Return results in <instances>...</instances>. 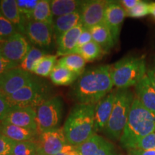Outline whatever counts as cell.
<instances>
[{
    "instance_id": "6da1fadb",
    "label": "cell",
    "mask_w": 155,
    "mask_h": 155,
    "mask_svg": "<svg viewBox=\"0 0 155 155\" xmlns=\"http://www.w3.org/2000/svg\"><path fill=\"white\" fill-rule=\"evenodd\" d=\"M111 66L99 65L85 71L71 88V95L78 104H96L112 91Z\"/></svg>"
},
{
    "instance_id": "7a4b0ae2",
    "label": "cell",
    "mask_w": 155,
    "mask_h": 155,
    "mask_svg": "<svg viewBox=\"0 0 155 155\" xmlns=\"http://www.w3.org/2000/svg\"><path fill=\"white\" fill-rule=\"evenodd\" d=\"M95 106L77 104L72 108L63 127L68 144L77 147L95 134Z\"/></svg>"
},
{
    "instance_id": "3957f363",
    "label": "cell",
    "mask_w": 155,
    "mask_h": 155,
    "mask_svg": "<svg viewBox=\"0 0 155 155\" xmlns=\"http://www.w3.org/2000/svg\"><path fill=\"white\" fill-rule=\"evenodd\" d=\"M152 133H155V114L147 109L135 96L120 142L129 150L135 141Z\"/></svg>"
},
{
    "instance_id": "277c9868",
    "label": "cell",
    "mask_w": 155,
    "mask_h": 155,
    "mask_svg": "<svg viewBox=\"0 0 155 155\" xmlns=\"http://www.w3.org/2000/svg\"><path fill=\"white\" fill-rule=\"evenodd\" d=\"M146 74V63L143 57H125L114 63L111 70L114 86L118 89L135 86Z\"/></svg>"
},
{
    "instance_id": "5b68a950",
    "label": "cell",
    "mask_w": 155,
    "mask_h": 155,
    "mask_svg": "<svg viewBox=\"0 0 155 155\" xmlns=\"http://www.w3.org/2000/svg\"><path fill=\"white\" fill-rule=\"evenodd\" d=\"M134 97L129 89L116 90L113 110L104 130L110 139L114 140H120L121 139L129 119Z\"/></svg>"
},
{
    "instance_id": "8992f818",
    "label": "cell",
    "mask_w": 155,
    "mask_h": 155,
    "mask_svg": "<svg viewBox=\"0 0 155 155\" xmlns=\"http://www.w3.org/2000/svg\"><path fill=\"white\" fill-rule=\"evenodd\" d=\"M45 83L33 78L30 83L10 96H6L12 107L38 108L50 98Z\"/></svg>"
},
{
    "instance_id": "52a82bcc",
    "label": "cell",
    "mask_w": 155,
    "mask_h": 155,
    "mask_svg": "<svg viewBox=\"0 0 155 155\" xmlns=\"http://www.w3.org/2000/svg\"><path fill=\"white\" fill-rule=\"evenodd\" d=\"M37 131L38 135L58 129L63 113V101L61 97L46 101L36 110Z\"/></svg>"
},
{
    "instance_id": "ba28073f",
    "label": "cell",
    "mask_w": 155,
    "mask_h": 155,
    "mask_svg": "<svg viewBox=\"0 0 155 155\" xmlns=\"http://www.w3.org/2000/svg\"><path fill=\"white\" fill-rule=\"evenodd\" d=\"M35 142L38 146V155H57L63 152L68 144L63 128L40 134Z\"/></svg>"
},
{
    "instance_id": "9c48e42d",
    "label": "cell",
    "mask_w": 155,
    "mask_h": 155,
    "mask_svg": "<svg viewBox=\"0 0 155 155\" xmlns=\"http://www.w3.org/2000/svg\"><path fill=\"white\" fill-rule=\"evenodd\" d=\"M31 48L32 46L25 35L17 32L7 40L0 42V53L19 65Z\"/></svg>"
},
{
    "instance_id": "30bf717a",
    "label": "cell",
    "mask_w": 155,
    "mask_h": 155,
    "mask_svg": "<svg viewBox=\"0 0 155 155\" xmlns=\"http://www.w3.org/2000/svg\"><path fill=\"white\" fill-rule=\"evenodd\" d=\"M33 78L32 73L19 67L5 71L0 74V93L10 96L26 86Z\"/></svg>"
},
{
    "instance_id": "8fae6325",
    "label": "cell",
    "mask_w": 155,
    "mask_h": 155,
    "mask_svg": "<svg viewBox=\"0 0 155 155\" xmlns=\"http://www.w3.org/2000/svg\"><path fill=\"white\" fill-rule=\"evenodd\" d=\"M109 1H84L81 9V22L84 28L91 29L104 22V15Z\"/></svg>"
},
{
    "instance_id": "7c38bea8",
    "label": "cell",
    "mask_w": 155,
    "mask_h": 155,
    "mask_svg": "<svg viewBox=\"0 0 155 155\" xmlns=\"http://www.w3.org/2000/svg\"><path fill=\"white\" fill-rule=\"evenodd\" d=\"M54 34L53 25L28 21L25 28V35L31 43L39 47H48L52 43Z\"/></svg>"
},
{
    "instance_id": "4fadbf2b",
    "label": "cell",
    "mask_w": 155,
    "mask_h": 155,
    "mask_svg": "<svg viewBox=\"0 0 155 155\" xmlns=\"http://www.w3.org/2000/svg\"><path fill=\"white\" fill-rule=\"evenodd\" d=\"M35 108L12 107L7 117L2 122L37 131Z\"/></svg>"
},
{
    "instance_id": "5bb4252c",
    "label": "cell",
    "mask_w": 155,
    "mask_h": 155,
    "mask_svg": "<svg viewBox=\"0 0 155 155\" xmlns=\"http://www.w3.org/2000/svg\"><path fill=\"white\" fill-rule=\"evenodd\" d=\"M126 16V10L120 2L109 1L105 11L104 23L109 29L116 43L119 40L122 24Z\"/></svg>"
},
{
    "instance_id": "9a60e30c",
    "label": "cell",
    "mask_w": 155,
    "mask_h": 155,
    "mask_svg": "<svg viewBox=\"0 0 155 155\" xmlns=\"http://www.w3.org/2000/svg\"><path fill=\"white\" fill-rule=\"evenodd\" d=\"M116 91H112L95 106V130H104L111 116L115 101Z\"/></svg>"
},
{
    "instance_id": "2e32d148",
    "label": "cell",
    "mask_w": 155,
    "mask_h": 155,
    "mask_svg": "<svg viewBox=\"0 0 155 155\" xmlns=\"http://www.w3.org/2000/svg\"><path fill=\"white\" fill-rule=\"evenodd\" d=\"M0 12L9 22L12 23L17 32L25 35V28L28 21L21 14L15 0L0 1Z\"/></svg>"
},
{
    "instance_id": "e0dca14e",
    "label": "cell",
    "mask_w": 155,
    "mask_h": 155,
    "mask_svg": "<svg viewBox=\"0 0 155 155\" xmlns=\"http://www.w3.org/2000/svg\"><path fill=\"white\" fill-rule=\"evenodd\" d=\"M84 27L78 24L68 32L64 33L56 40L57 42V56H66L72 55L81 33L84 30Z\"/></svg>"
},
{
    "instance_id": "ac0fdd59",
    "label": "cell",
    "mask_w": 155,
    "mask_h": 155,
    "mask_svg": "<svg viewBox=\"0 0 155 155\" xmlns=\"http://www.w3.org/2000/svg\"><path fill=\"white\" fill-rule=\"evenodd\" d=\"M135 91L141 104L155 114V90L147 74L136 85Z\"/></svg>"
},
{
    "instance_id": "d6986e66",
    "label": "cell",
    "mask_w": 155,
    "mask_h": 155,
    "mask_svg": "<svg viewBox=\"0 0 155 155\" xmlns=\"http://www.w3.org/2000/svg\"><path fill=\"white\" fill-rule=\"evenodd\" d=\"M0 133L15 142L36 141L38 137V133L36 130L4 123H2Z\"/></svg>"
},
{
    "instance_id": "ffe728a7",
    "label": "cell",
    "mask_w": 155,
    "mask_h": 155,
    "mask_svg": "<svg viewBox=\"0 0 155 155\" xmlns=\"http://www.w3.org/2000/svg\"><path fill=\"white\" fill-rule=\"evenodd\" d=\"M93 40L101 48L103 51L107 53L116 44L113 36L108 27L104 22L89 29Z\"/></svg>"
},
{
    "instance_id": "44dd1931",
    "label": "cell",
    "mask_w": 155,
    "mask_h": 155,
    "mask_svg": "<svg viewBox=\"0 0 155 155\" xmlns=\"http://www.w3.org/2000/svg\"><path fill=\"white\" fill-rule=\"evenodd\" d=\"M81 23V12L72 13V14L63 15L54 18L53 31L55 39L57 40L64 33L68 32L71 29Z\"/></svg>"
},
{
    "instance_id": "7402d4cb",
    "label": "cell",
    "mask_w": 155,
    "mask_h": 155,
    "mask_svg": "<svg viewBox=\"0 0 155 155\" xmlns=\"http://www.w3.org/2000/svg\"><path fill=\"white\" fill-rule=\"evenodd\" d=\"M83 3L84 1L78 0H53L50 6L53 16L58 17L81 11Z\"/></svg>"
},
{
    "instance_id": "603a6c76",
    "label": "cell",
    "mask_w": 155,
    "mask_h": 155,
    "mask_svg": "<svg viewBox=\"0 0 155 155\" xmlns=\"http://www.w3.org/2000/svg\"><path fill=\"white\" fill-rule=\"evenodd\" d=\"M80 75L70 70L57 65L54 68L50 75V80L56 86H70L78 80Z\"/></svg>"
},
{
    "instance_id": "cb8c5ba5",
    "label": "cell",
    "mask_w": 155,
    "mask_h": 155,
    "mask_svg": "<svg viewBox=\"0 0 155 155\" xmlns=\"http://www.w3.org/2000/svg\"><path fill=\"white\" fill-rule=\"evenodd\" d=\"M86 64V61L78 54L63 56L57 62V65L65 68L80 76L84 73Z\"/></svg>"
},
{
    "instance_id": "d4e9b609",
    "label": "cell",
    "mask_w": 155,
    "mask_h": 155,
    "mask_svg": "<svg viewBox=\"0 0 155 155\" xmlns=\"http://www.w3.org/2000/svg\"><path fill=\"white\" fill-rule=\"evenodd\" d=\"M32 20L47 23L49 25L53 24L54 16L52 13L50 1L39 0L32 14Z\"/></svg>"
},
{
    "instance_id": "484cf974",
    "label": "cell",
    "mask_w": 155,
    "mask_h": 155,
    "mask_svg": "<svg viewBox=\"0 0 155 155\" xmlns=\"http://www.w3.org/2000/svg\"><path fill=\"white\" fill-rule=\"evenodd\" d=\"M45 55H47L45 51L36 47H32L19 64V67L27 72L32 73V71L38 62Z\"/></svg>"
},
{
    "instance_id": "4316f807",
    "label": "cell",
    "mask_w": 155,
    "mask_h": 155,
    "mask_svg": "<svg viewBox=\"0 0 155 155\" xmlns=\"http://www.w3.org/2000/svg\"><path fill=\"white\" fill-rule=\"evenodd\" d=\"M105 140L102 137L95 134L88 140L75 147V149L80 155H95Z\"/></svg>"
},
{
    "instance_id": "83f0119b",
    "label": "cell",
    "mask_w": 155,
    "mask_h": 155,
    "mask_svg": "<svg viewBox=\"0 0 155 155\" xmlns=\"http://www.w3.org/2000/svg\"><path fill=\"white\" fill-rule=\"evenodd\" d=\"M57 55H47L42 58L32 71V73L40 77H48L57 63Z\"/></svg>"
},
{
    "instance_id": "f1b7e54d",
    "label": "cell",
    "mask_w": 155,
    "mask_h": 155,
    "mask_svg": "<svg viewBox=\"0 0 155 155\" xmlns=\"http://www.w3.org/2000/svg\"><path fill=\"white\" fill-rule=\"evenodd\" d=\"M76 54L81 55L86 62H92L100 58L105 53L96 42L92 40L81 47Z\"/></svg>"
},
{
    "instance_id": "f546056e",
    "label": "cell",
    "mask_w": 155,
    "mask_h": 155,
    "mask_svg": "<svg viewBox=\"0 0 155 155\" xmlns=\"http://www.w3.org/2000/svg\"><path fill=\"white\" fill-rule=\"evenodd\" d=\"M12 155H38V146L35 141L16 142Z\"/></svg>"
},
{
    "instance_id": "4dcf8cb0",
    "label": "cell",
    "mask_w": 155,
    "mask_h": 155,
    "mask_svg": "<svg viewBox=\"0 0 155 155\" xmlns=\"http://www.w3.org/2000/svg\"><path fill=\"white\" fill-rule=\"evenodd\" d=\"M17 31L12 23L9 22L0 12V42L10 38Z\"/></svg>"
},
{
    "instance_id": "1f68e13d",
    "label": "cell",
    "mask_w": 155,
    "mask_h": 155,
    "mask_svg": "<svg viewBox=\"0 0 155 155\" xmlns=\"http://www.w3.org/2000/svg\"><path fill=\"white\" fill-rule=\"evenodd\" d=\"M39 0H17V4L19 10L26 20H32V14L38 5Z\"/></svg>"
},
{
    "instance_id": "d6a6232c",
    "label": "cell",
    "mask_w": 155,
    "mask_h": 155,
    "mask_svg": "<svg viewBox=\"0 0 155 155\" xmlns=\"http://www.w3.org/2000/svg\"><path fill=\"white\" fill-rule=\"evenodd\" d=\"M155 149V133L141 137L135 141L130 150H150Z\"/></svg>"
},
{
    "instance_id": "836d02e7",
    "label": "cell",
    "mask_w": 155,
    "mask_h": 155,
    "mask_svg": "<svg viewBox=\"0 0 155 155\" xmlns=\"http://www.w3.org/2000/svg\"><path fill=\"white\" fill-rule=\"evenodd\" d=\"M127 16L131 17H142L150 14V4L143 1H139V3L130 10L126 11Z\"/></svg>"
},
{
    "instance_id": "e575fe53",
    "label": "cell",
    "mask_w": 155,
    "mask_h": 155,
    "mask_svg": "<svg viewBox=\"0 0 155 155\" xmlns=\"http://www.w3.org/2000/svg\"><path fill=\"white\" fill-rule=\"evenodd\" d=\"M16 142L0 133V155H12Z\"/></svg>"
},
{
    "instance_id": "d590c367",
    "label": "cell",
    "mask_w": 155,
    "mask_h": 155,
    "mask_svg": "<svg viewBox=\"0 0 155 155\" xmlns=\"http://www.w3.org/2000/svg\"><path fill=\"white\" fill-rule=\"evenodd\" d=\"M92 40H93V38H92V35H91V33L90 30H89L88 29L85 28L84 30L83 31L82 33H81L78 40L76 47H75L73 54H76L78 50L80 49L81 47H83V45H85L86 44L88 43V42H91Z\"/></svg>"
},
{
    "instance_id": "8d00e7d4",
    "label": "cell",
    "mask_w": 155,
    "mask_h": 155,
    "mask_svg": "<svg viewBox=\"0 0 155 155\" xmlns=\"http://www.w3.org/2000/svg\"><path fill=\"white\" fill-rule=\"evenodd\" d=\"M12 106L7 100L6 96L0 93V121L2 122L7 117Z\"/></svg>"
},
{
    "instance_id": "74e56055",
    "label": "cell",
    "mask_w": 155,
    "mask_h": 155,
    "mask_svg": "<svg viewBox=\"0 0 155 155\" xmlns=\"http://www.w3.org/2000/svg\"><path fill=\"white\" fill-rule=\"evenodd\" d=\"M17 67H19V64L9 61L0 53V74Z\"/></svg>"
},
{
    "instance_id": "f35d334b",
    "label": "cell",
    "mask_w": 155,
    "mask_h": 155,
    "mask_svg": "<svg viewBox=\"0 0 155 155\" xmlns=\"http://www.w3.org/2000/svg\"><path fill=\"white\" fill-rule=\"evenodd\" d=\"M95 155H115L114 146L111 142L105 140Z\"/></svg>"
},
{
    "instance_id": "ab89813d",
    "label": "cell",
    "mask_w": 155,
    "mask_h": 155,
    "mask_svg": "<svg viewBox=\"0 0 155 155\" xmlns=\"http://www.w3.org/2000/svg\"><path fill=\"white\" fill-rule=\"evenodd\" d=\"M139 0H122L119 2L122 7H124V9L126 11H128L133 9L139 3Z\"/></svg>"
},
{
    "instance_id": "60d3db41",
    "label": "cell",
    "mask_w": 155,
    "mask_h": 155,
    "mask_svg": "<svg viewBox=\"0 0 155 155\" xmlns=\"http://www.w3.org/2000/svg\"><path fill=\"white\" fill-rule=\"evenodd\" d=\"M129 151V155H155V149L150 150H131Z\"/></svg>"
},
{
    "instance_id": "b9f144b4",
    "label": "cell",
    "mask_w": 155,
    "mask_h": 155,
    "mask_svg": "<svg viewBox=\"0 0 155 155\" xmlns=\"http://www.w3.org/2000/svg\"><path fill=\"white\" fill-rule=\"evenodd\" d=\"M147 75L152 83L153 87L155 90V67L151 68L147 71Z\"/></svg>"
},
{
    "instance_id": "7bdbcfd3",
    "label": "cell",
    "mask_w": 155,
    "mask_h": 155,
    "mask_svg": "<svg viewBox=\"0 0 155 155\" xmlns=\"http://www.w3.org/2000/svg\"><path fill=\"white\" fill-rule=\"evenodd\" d=\"M150 14L155 18V2L150 4Z\"/></svg>"
},
{
    "instance_id": "ee69618b",
    "label": "cell",
    "mask_w": 155,
    "mask_h": 155,
    "mask_svg": "<svg viewBox=\"0 0 155 155\" xmlns=\"http://www.w3.org/2000/svg\"><path fill=\"white\" fill-rule=\"evenodd\" d=\"M57 155H67L66 153L65 152H61V153H59V154H57Z\"/></svg>"
},
{
    "instance_id": "f6af8a7d",
    "label": "cell",
    "mask_w": 155,
    "mask_h": 155,
    "mask_svg": "<svg viewBox=\"0 0 155 155\" xmlns=\"http://www.w3.org/2000/svg\"><path fill=\"white\" fill-rule=\"evenodd\" d=\"M1 127H2V122L0 121V129H1Z\"/></svg>"
}]
</instances>
